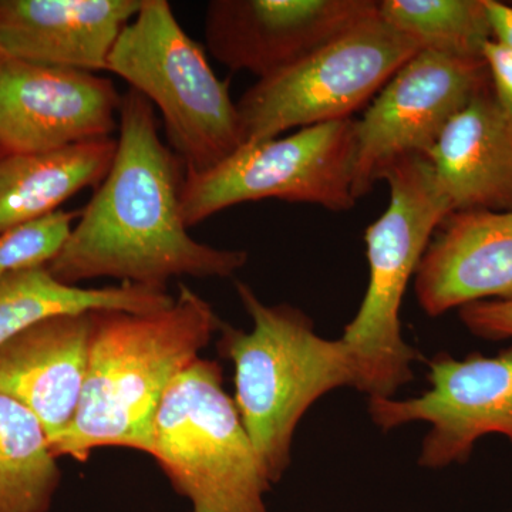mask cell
Masks as SVG:
<instances>
[{"mask_svg":"<svg viewBox=\"0 0 512 512\" xmlns=\"http://www.w3.org/2000/svg\"><path fill=\"white\" fill-rule=\"evenodd\" d=\"M117 151L59 255L46 266L63 284L94 278L167 288L168 279L229 278L245 251L195 241L181 211L184 165L158 136L156 110L137 90L121 97Z\"/></svg>","mask_w":512,"mask_h":512,"instance_id":"1","label":"cell"},{"mask_svg":"<svg viewBox=\"0 0 512 512\" xmlns=\"http://www.w3.org/2000/svg\"><path fill=\"white\" fill-rule=\"evenodd\" d=\"M82 397L72 423L50 443L84 463L99 447L150 454L154 423L175 377L207 348L222 320L190 286L156 312L93 311Z\"/></svg>","mask_w":512,"mask_h":512,"instance_id":"2","label":"cell"},{"mask_svg":"<svg viewBox=\"0 0 512 512\" xmlns=\"http://www.w3.org/2000/svg\"><path fill=\"white\" fill-rule=\"evenodd\" d=\"M251 332L221 323L218 350L234 365L235 397L272 485L291 466L299 421L320 397L356 387V370L342 339L322 338L308 315L289 303L266 305L244 282L235 284Z\"/></svg>","mask_w":512,"mask_h":512,"instance_id":"3","label":"cell"},{"mask_svg":"<svg viewBox=\"0 0 512 512\" xmlns=\"http://www.w3.org/2000/svg\"><path fill=\"white\" fill-rule=\"evenodd\" d=\"M383 180L389 205L365 234L369 286L340 338L355 366V389L369 399L394 397L413 379L420 355L403 339V296L431 238L453 212L427 157L402 158Z\"/></svg>","mask_w":512,"mask_h":512,"instance_id":"4","label":"cell"},{"mask_svg":"<svg viewBox=\"0 0 512 512\" xmlns=\"http://www.w3.org/2000/svg\"><path fill=\"white\" fill-rule=\"evenodd\" d=\"M107 72L158 107L185 174L205 173L244 146L229 83L218 79L167 0H143L114 46Z\"/></svg>","mask_w":512,"mask_h":512,"instance_id":"5","label":"cell"},{"mask_svg":"<svg viewBox=\"0 0 512 512\" xmlns=\"http://www.w3.org/2000/svg\"><path fill=\"white\" fill-rule=\"evenodd\" d=\"M151 456L191 512H269L272 483L214 360L200 357L168 387Z\"/></svg>","mask_w":512,"mask_h":512,"instance_id":"6","label":"cell"},{"mask_svg":"<svg viewBox=\"0 0 512 512\" xmlns=\"http://www.w3.org/2000/svg\"><path fill=\"white\" fill-rule=\"evenodd\" d=\"M420 49L379 12L311 55L259 79L238 101L244 144L353 119Z\"/></svg>","mask_w":512,"mask_h":512,"instance_id":"7","label":"cell"},{"mask_svg":"<svg viewBox=\"0 0 512 512\" xmlns=\"http://www.w3.org/2000/svg\"><path fill=\"white\" fill-rule=\"evenodd\" d=\"M356 119L299 128L244 144L217 167L185 174L181 211L190 229L244 202L279 200L332 212L355 208Z\"/></svg>","mask_w":512,"mask_h":512,"instance_id":"8","label":"cell"},{"mask_svg":"<svg viewBox=\"0 0 512 512\" xmlns=\"http://www.w3.org/2000/svg\"><path fill=\"white\" fill-rule=\"evenodd\" d=\"M490 86L484 59L420 50L404 63L356 120V200L397 161L429 156L450 121Z\"/></svg>","mask_w":512,"mask_h":512,"instance_id":"9","label":"cell"},{"mask_svg":"<svg viewBox=\"0 0 512 512\" xmlns=\"http://www.w3.org/2000/svg\"><path fill=\"white\" fill-rule=\"evenodd\" d=\"M430 389L412 399H369L382 430L416 421L430 424L419 464L444 468L466 463L478 440L501 434L512 443V346L497 356L454 359L440 353L429 363Z\"/></svg>","mask_w":512,"mask_h":512,"instance_id":"10","label":"cell"},{"mask_svg":"<svg viewBox=\"0 0 512 512\" xmlns=\"http://www.w3.org/2000/svg\"><path fill=\"white\" fill-rule=\"evenodd\" d=\"M121 97L99 74L3 57L0 158L111 137Z\"/></svg>","mask_w":512,"mask_h":512,"instance_id":"11","label":"cell"},{"mask_svg":"<svg viewBox=\"0 0 512 512\" xmlns=\"http://www.w3.org/2000/svg\"><path fill=\"white\" fill-rule=\"evenodd\" d=\"M379 12L375 0H212L208 52L232 72L271 76Z\"/></svg>","mask_w":512,"mask_h":512,"instance_id":"12","label":"cell"},{"mask_svg":"<svg viewBox=\"0 0 512 512\" xmlns=\"http://www.w3.org/2000/svg\"><path fill=\"white\" fill-rule=\"evenodd\" d=\"M431 318L483 301H512V211L451 212L414 275Z\"/></svg>","mask_w":512,"mask_h":512,"instance_id":"13","label":"cell"},{"mask_svg":"<svg viewBox=\"0 0 512 512\" xmlns=\"http://www.w3.org/2000/svg\"><path fill=\"white\" fill-rule=\"evenodd\" d=\"M92 312L37 322L0 345V394L35 414L49 443L72 423L82 397Z\"/></svg>","mask_w":512,"mask_h":512,"instance_id":"14","label":"cell"},{"mask_svg":"<svg viewBox=\"0 0 512 512\" xmlns=\"http://www.w3.org/2000/svg\"><path fill=\"white\" fill-rule=\"evenodd\" d=\"M143 0H0V52L10 59L107 72Z\"/></svg>","mask_w":512,"mask_h":512,"instance_id":"15","label":"cell"},{"mask_svg":"<svg viewBox=\"0 0 512 512\" xmlns=\"http://www.w3.org/2000/svg\"><path fill=\"white\" fill-rule=\"evenodd\" d=\"M427 158L453 212L512 211V126L491 86L450 121Z\"/></svg>","mask_w":512,"mask_h":512,"instance_id":"16","label":"cell"},{"mask_svg":"<svg viewBox=\"0 0 512 512\" xmlns=\"http://www.w3.org/2000/svg\"><path fill=\"white\" fill-rule=\"evenodd\" d=\"M116 138L0 158V234L39 220L84 188L99 187L116 157Z\"/></svg>","mask_w":512,"mask_h":512,"instance_id":"17","label":"cell"},{"mask_svg":"<svg viewBox=\"0 0 512 512\" xmlns=\"http://www.w3.org/2000/svg\"><path fill=\"white\" fill-rule=\"evenodd\" d=\"M167 288L121 282L106 288L63 284L46 266L0 276V345L37 322L93 311L156 312L173 305Z\"/></svg>","mask_w":512,"mask_h":512,"instance_id":"18","label":"cell"},{"mask_svg":"<svg viewBox=\"0 0 512 512\" xmlns=\"http://www.w3.org/2000/svg\"><path fill=\"white\" fill-rule=\"evenodd\" d=\"M62 471L35 414L0 394V512H49Z\"/></svg>","mask_w":512,"mask_h":512,"instance_id":"19","label":"cell"},{"mask_svg":"<svg viewBox=\"0 0 512 512\" xmlns=\"http://www.w3.org/2000/svg\"><path fill=\"white\" fill-rule=\"evenodd\" d=\"M380 18L420 50L483 59L493 39L484 0H382Z\"/></svg>","mask_w":512,"mask_h":512,"instance_id":"20","label":"cell"},{"mask_svg":"<svg viewBox=\"0 0 512 512\" xmlns=\"http://www.w3.org/2000/svg\"><path fill=\"white\" fill-rule=\"evenodd\" d=\"M80 211L57 210L0 234V276L47 266L62 251Z\"/></svg>","mask_w":512,"mask_h":512,"instance_id":"21","label":"cell"},{"mask_svg":"<svg viewBox=\"0 0 512 512\" xmlns=\"http://www.w3.org/2000/svg\"><path fill=\"white\" fill-rule=\"evenodd\" d=\"M460 319L477 338H512V301H483L460 308Z\"/></svg>","mask_w":512,"mask_h":512,"instance_id":"22","label":"cell"},{"mask_svg":"<svg viewBox=\"0 0 512 512\" xmlns=\"http://www.w3.org/2000/svg\"><path fill=\"white\" fill-rule=\"evenodd\" d=\"M483 59L495 100L512 126V50L491 39L485 43Z\"/></svg>","mask_w":512,"mask_h":512,"instance_id":"23","label":"cell"},{"mask_svg":"<svg viewBox=\"0 0 512 512\" xmlns=\"http://www.w3.org/2000/svg\"><path fill=\"white\" fill-rule=\"evenodd\" d=\"M484 5L493 39L512 50V6L495 0H484Z\"/></svg>","mask_w":512,"mask_h":512,"instance_id":"24","label":"cell"},{"mask_svg":"<svg viewBox=\"0 0 512 512\" xmlns=\"http://www.w3.org/2000/svg\"><path fill=\"white\" fill-rule=\"evenodd\" d=\"M3 57H5V56H3V53L0 52V63H2Z\"/></svg>","mask_w":512,"mask_h":512,"instance_id":"25","label":"cell"}]
</instances>
